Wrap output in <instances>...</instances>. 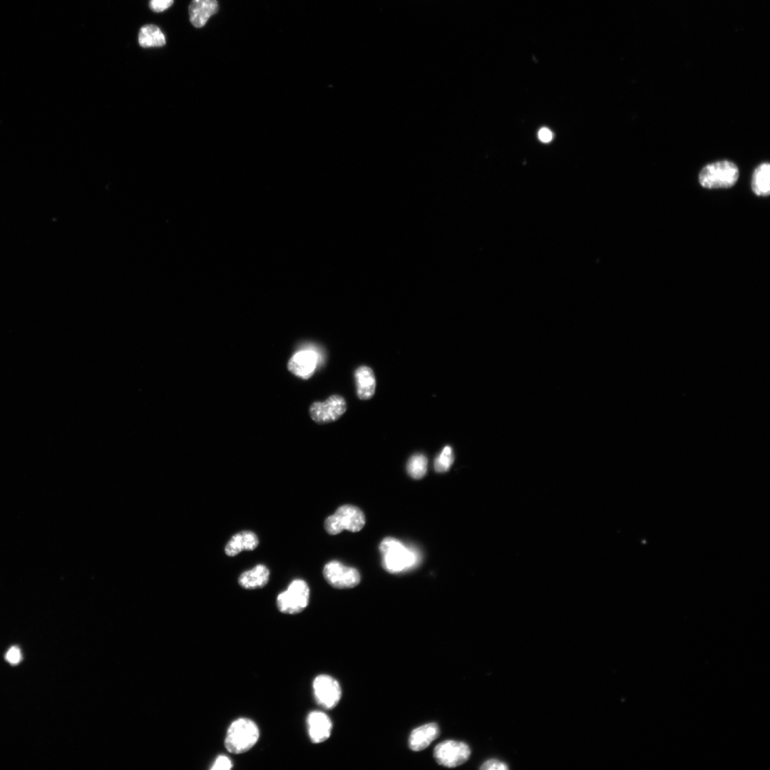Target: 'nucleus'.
<instances>
[{
  "mask_svg": "<svg viewBox=\"0 0 770 770\" xmlns=\"http://www.w3.org/2000/svg\"><path fill=\"white\" fill-rule=\"evenodd\" d=\"M269 577V569L265 565L259 564L252 569L243 572L238 578V583L245 589L261 588L267 585Z\"/></svg>",
  "mask_w": 770,
  "mask_h": 770,
  "instance_id": "16",
  "label": "nucleus"
},
{
  "mask_svg": "<svg viewBox=\"0 0 770 770\" xmlns=\"http://www.w3.org/2000/svg\"><path fill=\"white\" fill-rule=\"evenodd\" d=\"M738 167L729 160H721L704 166L699 174L700 185L706 188H727L738 180Z\"/></svg>",
  "mask_w": 770,
  "mask_h": 770,
  "instance_id": "3",
  "label": "nucleus"
},
{
  "mask_svg": "<svg viewBox=\"0 0 770 770\" xmlns=\"http://www.w3.org/2000/svg\"><path fill=\"white\" fill-rule=\"evenodd\" d=\"M440 729L436 723L425 724L414 729L409 738V746L414 751L423 750L437 739Z\"/></svg>",
  "mask_w": 770,
  "mask_h": 770,
  "instance_id": "12",
  "label": "nucleus"
},
{
  "mask_svg": "<svg viewBox=\"0 0 770 770\" xmlns=\"http://www.w3.org/2000/svg\"><path fill=\"white\" fill-rule=\"evenodd\" d=\"M317 703L325 709L334 708L342 697V689L338 681L328 674H319L312 684Z\"/></svg>",
  "mask_w": 770,
  "mask_h": 770,
  "instance_id": "8",
  "label": "nucleus"
},
{
  "mask_svg": "<svg viewBox=\"0 0 770 770\" xmlns=\"http://www.w3.org/2000/svg\"><path fill=\"white\" fill-rule=\"evenodd\" d=\"M6 660L12 664L19 663L21 659V654L17 647H11L6 654Z\"/></svg>",
  "mask_w": 770,
  "mask_h": 770,
  "instance_id": "24",
  "label": "nucleus"
},
{
  "mask_svg": "<svg viewBox=\"0 0 770 770\" xmlns=\"http://www.w3.org/2000/svg\"><path fill=\"white\" fill-rule=\"evenodd\" d=\"M258 544L259 540L255 533L243 530L235 534L230 539L225 547V552L227 555L232 557L243 550H252Z\"/></svg>",
  "mask_w": 770,
  "mask_h": 770,
  "instance_id": "15",
  "label": "nucleus"
},
{
  "mask_svg": "<svg viewBox=\"0 0 770 770\" xmlns=\"http://www.w3.org/2000/svg\"><path fill=\"white\" fill-rule=\"evenodd\" d=\"M346 410L345 399L340 395L334 394L323 402L312 403L309 406V414L315 423L325 424L338 420Z\"/></svg>",
  "mask_w": 770,
  "mask_h": 770,
  "instance_id": "7",
  "label": "nucleus"
},
{
  "mask_svg": "<svg viewBox=\"0 0 770 770\" xmlns=\"http://www.w3.org/2000/svg\"><path fill=\"white\" fill-rule=\"evenodd\" d=\"M753 192L759 196H767L770 193V165L763 163L754 171L751 180Z\"/></svg>",
  "mask_w": 770,
  "mask_h": 770,
  "instance_id": "18",
  "label": "nucleus"
},
{
  "mask_svg": "<svg viewBox=\"0 0 770 770\" xmlns=\"http://www.w3.org/2000/svg\"><path fill=\"white\" fill-rule=\"evenodd\" d=\"M454 461V454L450 446H446L434 461V469L437 473L448 471Z\"/></svg>",
  "mask_w": 770,
  "mask_h": 770,
  "instance_id": "20",
  "label": "nucleus"
},
{
  "mask_svg": "<svg viewBox=\"0 0 770 770\" xmlns=\"http://www.w3.org/2000/svg\"><path fill=\"white\" fill-rule=\"evenodd\" d=\"M232 768V761L225 755L218 756L213 763L212 770H230Z\"/></svg>",
  "mask_w": 770,
  "mask_h": 770,
  "instance_id": "21",
  "label": "nucleus"
},
{
  "mask_svg": "<svg viewBox=\"0 0 770 770\" xmlns=\"http://www.w3.org/2000/svg\"><path fill=\"white\" fill-rule=\"evenodd\" d=\"M308 734L311 741L320 744L327 741L332 734V722L327 714L320 711L310 712L307 719Z\"/></svg>",
  "mask_w": 770,
  "mask_h": 770,
  "instance_id": "11",
  "label": "nucleus"
},
{
  "mask_svg": "<svg viewBox=\"0 0 770 770\" xmlns=\"http://www.w3.org/2000/svg\"><path fill=\"white\" fill-rule=\"evenodd\" d=\"M174 0H150L149 7L155 12H162L173 4Z\"/></svg>",
  "mask_w": 770,
  "mask_h": 770,
  "instance_id": "22",
  "label": "nucleus"
},
{
  "mask_svg": "<svg viewBox=\"0 0 770 770\" xmlns=\"http://www.w3.org/2000/svg\"><path fill=\"white\" fill-rule=\"evenodd\" d=\"M323 576L331 586L337 589L352 588L361 580L360 573L356 568L346 566L337 560L325 564Z\"/></svg>",
  "mask_w": 770,
  "mask_h": 770,
  "instance_id": "9",
  "label": "nucleus"
},
{
  "mask_svg": "<svg viewBox=\"0 0 770 770\" xmlns=\"http://www.w3.org/2000/svg\"><path fill=\"white\" fill-rule=\"evenodd\" d=\"M138 43L143 48L160 47L166 43L164 34L154 24L142 26L138 33Z\"/></svg>",
  "mask_w": 770,
  "mask_h": 770,
  "instance_id": "17",
  "label": "nucleus"
},
{
  "mask_svg": "<svg viewBox=\"0 0 770 770\" xmlns=\"http://www.w3.org/2000/svg\"><path fill=\"white\" fill-rule=\"evenodd\" d=\"M365 524V516L360 508L344 505L325 519L324 529L329 535H337L344 530L358 532Z\"/></svg>",
  "mask_w": 770,
  "mask_h": 770,
  "instance_id": "4",
  "label": "nucleus"
},
{
  "mask_svg": "<svg viewBox=\"0 0 770 770\" xmlns=\"http://www.w3.org/2000/svg\"><path fill=\"white\" fill-rule=\"evenodd\" d=\"M259 737L260 729L255 722L248 718H238L228 727L224 744L229 752L240 754L250 750Z\"/></svg>",
  "mask_w": 770,
  "mask_h": 770,
  "instance_id": "2",
  "label": "nucleus"
},
{
  "mask_svg": "<svg viewBox=\"0 0 770 770\" xmlns=\"http://www.w3.org/2000/svg\"><path fill=\"white\" fill-rule=\"evenodd\" d=\"M484 770H505L508 769L507 764L500 760L492 759L485 761L480 768Z\"/></svg>",
  "mask_w": 770,
  "mask_h": 770,
  "instance_id": "23",
  "label": "nucleus"
},
{
  "mask_svg": "<svg viewBox=\"0 0 770 770\" xmlns=\"http://www.w3.org/2000/svg\"><path fill=\"white\" fill-rule=\"evenodd\" d=\"M538 138L543 143H548L553 138L552 132L547 128H542L538 132Z\"/></svg>",
  "mask_w": 770,
  "mask_h": 770,
  "instance_id": "25",
  "label": "nucleus"
},
{
  "mask_svg": "<svg viewBox=\"0 0 770 770\" xmlns=\"http://www.w3.org/2000/svg\"><path fill=\"white\" fill-rule=\"evenodd\" d=\"M428 459L422 453L412 455L408 461L406 470L414 479L422 478L427 472Z\"/></svg>",
  "mask_w": 770,
  "mask_h": 770,
  "instance_id": "19",
  "label": "nucleus"
},
{
  "mask_svg": "<svg viewBox=\"0 0 770 770\" xmlns=\"http://www.w3.org/2000/svg\"><path fill=\"white\" fill-rule=\"evenodd\" d=\"M309 587L301 579L291 582L287 589L277 597V607L284 614L296 615L302 612L308 605Z\"/></svg>",
  "mask_w": 770,
  "mask_h": 770,
  "instance_id": "5",
  "label": "nucleus"
},
{
  "mask_svg": "<svg viewBox=\"0 0 770 770\" xmlns=\"http://www.w3.org/2000/svg\"><path fill=\"white\" fill-rule=\"evenodd\" d=\"M356 394L361 400L370 399L376 390V378L373 370L367 366H361L354 371Z\"/></svg>",
  "mask_w": 770,
  "mask_h": 770,
  "instance_id": "14",
  "label": "nucleus"
},
{
  "mask_svg": "<svg viewBox=\"0 0 770 770\" xmlns=\"http://www.w3.org/2000/svg\"><path fill=\"white\" fill-rule=\"evenodd\" d=\"M217 11V0H192L189 6L190 21L195 27L201 28Z\"/></svg>",
  "mask_w": 770,
  "mask_h": 770,
  "instance_id": "13",
  "label": "nucleus"
},
{
  "mask_svg": "<svg viewBox=\"0 0 770 770\" xmlns=\"http://www.w3.org/2000/svg\"><path fill=\"white\" fill-rule=\"evenodd\" d=\"M471 749L463 741L446 740L436 746L433 756L441 766L453 768L464 764L470 757Z\"/></svg>",
  "mask_w": 770,
  "mask_h": 770,
  "instance_id": "6",
  "label": "nucleus"
},
{
  "mask_svg": "<svg viewBox=\"0 0 770 770\" xmlns=\"http://www.w3.org/2000/svg\"><path fill=\"white\" fill-rule=\"evenodd\" d=\"M318 354L312 349H303L296 352L287 362V369L292 374L303 379L310 378L314 372Z\"/></svg>",
  "mask_w": 770,
  "mask_h": 770,
  "instance_id": "10",
  "label": "nucleus"
},
{
  "mask_svg": "<svg viewBox=\"0 0 770 770\" xmlns=\"http://www.w3.org/2000/svg\"><path fill=\"white\" fill-rule=\"evenodd\" d=\"M379 549L382 556V567L390 573H399L409 570L417 563L418 556L416 552L396 538H385L381 542Z\"/></svg>",
  "mask_w": 770,
  "mask_h": 770,
  "instance_id": "1",
  "label": "nucleus"
}]
</instances>
